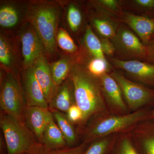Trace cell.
<instances>
[{"label":"cell","mask_w":154,"mask_h":154,"mask_svg":"<svg viewBox=\"0 0 154 154\" xmlns=\"http://www.w3.org/2000/svg\"><path fill=\"white\" fill-rule=\"evenodd\" d=\"M103 96L108 110L113 114L122 115L128 113V107L121 89L115 79L105 73L99 77Z\"/></svg>","instance_id":"obj_7"},{"label":"cell","mask_w":154,"mask_h":154,"mask_svg":"<svg viewBox=\"0 0 154 154\" xmlns=\"http://www.w3.org/2000/svg\"><path fill=\"white\" fill-rule=\"evenodd\" d=\"M0 106L4 113L24 122V105L22 89L14 75L8 73L3 81L0 94ZM25 123V122H24Z\"/></svg>","instance_id":"obj_5"},{"label":"cell","mask_w":154,"mask_h":154,"mask_svg":"<svg viewBox=\"0 0 154 154\" xmlns=\"http://www.w3.org/2000/svg\"><path fill=\"white\" fill-rule=\"evenodd\" d=\"M28 19L36 34L49 54L56 50L57 27L58 11L56 6L46 3L31 5L28 12Z\"/></svg>","instance_id":"obj_4"},{"label":"cell","mask_w":154,"mask_h":154,"mask_svg":"<svg viewBox=\"0 0 154 154\" xmlns=\"http://www.w3.org/2000/svg\"><path fill=\"white\" fill-rule=\"evenodd\" d=\"M111 154H140L127 132L119 134Z\"/></svg>","instance_id":"obj_21"},{"label":"cell","mask_w":154,"mask_h":154,"mask_svg":"<svg viewBox=\"0 0 154 154\" xmlns=\"http://www.w3.org/2000/svg\"><path fill=\"white\" fill-rule=\"evenodd\" d=\"M12 52L8 42L1 35L0 36V62L5 66H8L12 63Z\"/></svg>","instance_id":"obj_29"},{"label":"cell","mask_w":154,"mask_h":154,"mask_svg":"<svg viewBox=\"0 0 154 154\" xmlns=\"http://www.w3.org/2000/svg\"><path fill=\"white\" fill-rule=\"evenodd\" d=\"M99 2L102 5L113 11L116 10L118 7V2L115 0H101L99 1Z\"/></svg>","instance_id":"obj_32"},{"label":"cell","mask_w":154,"mask_h":154,"mask_svg":"<svg viewBox=\"0 0 154 154\" xmlns=\"http://www.w3.org/2000/svg\"><path fill=\"white\" fill-rule=\"evenodd\" d=\"M50 109L57 122L58 126L63 134L68 146L69 147H74L76 143L77 137L72 122L66 116L64 115L62 112L52 108Z\"/></svg>","instance_id":"obj_18"},{"label":"cell","mask_w":154,"mask_h":154,"mask_svg":"<svg viewBox=\"0 0 154 154\" xmlns=\"http://www.w3.org/2000/svg\"><path fill=\"white\" fill-rule=\"evenodd\" d=\"M53 116L49 108L38 106H25L24 122L40 143L45 129Z\"/></svg>","instance_id":"obj_10"},{"label":"cell","mask_w":154,"mask_h":154,"mask_svg":"<svg viewBox=\"0 0 154 154\" xmlns=\"http://www.w3.org/2000/svg\"><path fill=\"white\" fill-rule=\"evenodd\" d=\"M24 89L26 106L49 108L42 89L36 80L32 66L27 69L25 74Z\"/></svg>","instance_id":"obj_14"},{"label":"cell","mask_w":154,"mask_h":154,"mask_svg":"<svg viewBox=\"0 0 154 154\" xmlns=\"http://www.w3.org/2000/svg\"><path fill=\"white\" fill-rule=\"evenodd\" d=\"M108 64L106 59L94 58L89 63L88 65V71L95 76H101L106 73Z\"/></svg>","instance_id":"obj_28"},{"label":"cell","mask_w":154,"mask_h":154,"mask_svg":"<svg viewBox=\"0 0 154 154\" xmlns=\"http://www.w3.org/2000/svg\"><path fill=\"white\" fill-rule=\"evenodd\" d=\"M113 39L115 49L117 48L128 55L141 58L147 55V48L145 45L135 34L126 28L119 29Z\"/></svg>","instance_id":"obj_9"},{"label":"cell","mask_w":154,"mask_h":154,"mask_svg":"<svg viewBox=\"0 0 154 154\" xmlns=\"http://www.w3.org/2000/svg\"><path fill=\"white\" fill-rule=\"evenodd\" d=\"M102 51L104 54L107 55L111 56L114 54L115 48L113 43H112L109 38H103L101 40Z\"/></svg>","instance_id":"obj_31"},{"label":"cell","mask_w":154,"mask_h":154,"mask_svg":"<svg viewBox=\"0 0 154 154\" xmlns=\"http://www.w3.org/2000/svg\"><path fill=\"white\" fill-rule=\"evenodd\" d=\"M67 21L70 28L73 31H76L82 24V14L79 9L73 4H70L68 9Z\"/></svg>","instance_id":"obj_26"},{"label":"cell","mask_w":154,"mask_h":154,"mask_svg":"<svg viewBox=\"0 0 154 154\" xmlns=\"http://www.w3.org/2000/svg\"><path fill=\"white\" fill-rule=\"evenodd\" d=\"M88 145L83 142L79 145L72 147L54 150L45 149L35 154H83L88 148Z\"/></svg>","instance_id":"obj_27"},{"label":"cell","mask_w":154,"mask_h":154,"mask_svg":"<svg viewBox=\"0 0 154 154\" xmlns=\"http://www.w3.org/2000/svg\"><path fill=\"white\" fill-rule=\"evenodd\" d=\"M53 118V116L45 127L40 143L48 149H59L69 147Z\"/></svg>","instance_id":"obj_17"},{"label":"cell","mask_w":154,"mask_h":154,"mask_svg":"<svg viewBox=\"0 0 154 154\" xmlns=\"http://www.w3.org/2000/svg\"><path fill=\"white\" fill-rule=\"evenodd\" d=\"M0 125L5 141L7 154H35L46 149L37 141L24 122L2 113Z\"/></svg>","instance_id":"obj_3"},{"label":"cell","mask_w":154,"mask_h":154,"mask_svg":"<svg viewBox=\"0 0 154 154\" xmlns=\"http://www.w3.org/2000/svg\"><path fill=\"white\" fill-rule=\"evenodd\" d=\"M69 78L73 87L75 103L83 113L81 125L91 117L109 114L99 78L79 65L72 66Z\"/></svg>","instance_id":"obj_1"},{"label":"cell","mask_w":154,"mask_h":154,"mask_svg":"<svg viewBox=\"0 0 154 154\" xmlns=\"http://www.w3.org/2000/svg\"><path fill=\"white\" fill-rule=\"evenodd\" d=\"M118 136L111 135L94 141L83 154H111Z\"/></svg>","instance_id":"obj_19"},{"label":"cell","mask_w":154,"mask_h":154,"mask_svg":"<svg viewBox=\"0 0 154 154\" xmlns=\"http://www.w3.org/2000/svg\"><path fill=\"white\" fill-rule=\"evenodd\" d=\"M32 67L36 80L49 105L58 88L53 80L50 66L46 58L42 55L36 60Z\"/></svg>","instance_id":"obj_13"},{"label":"cell","mask_w":154,"mask_h":154,"mask_svg":"<svg viewBox=\"0 0 154 154\" xmlns=\"http://www.w3.org/2000/svg\"><path fill=\"white\" fill-rule=\"evenodd\" d=\"M21 39L23 63L28 69L33 65L38 57L43 55L45 49L32 26L22 33Z\"/></svg>","instance_id":"obj_12"},{"label":"cell","mask_w":154,"mask_h":154,"mask_svg":"<svg viewBox=\"0 0 154 154\" xmlns=\"http://www.w3.org/2000/svg\"><path fill=\"white\" fill-rule=\"evenodd\" d=\"M140 154H154V122L147 119L127 132Z\"/></svg>","instance_id":"obj_8"},{"label":"cell","mask_w":154,"mask_h":154,"mask_svg":"<svg viewBox=\"0 0 154 154\" xmlns=\"http://www.w3.org/2000/svg\"><path fill=\"white\" fill-rule=\"evenodd\" d=\"M19 21L18 12L11 5L3 6L0 9V25L2 27L10 28L15 26Z\"/></svg>","instance_id":"obj_23"},{"label":"cell","mask_w":154,"mask_h":154,"mask_svg":"<svg viewBox=\"0 0 154 154\" xmlns=\"http://www.w3.org/2000/svg\"><path fill=\"white\" fill-rule=\"evenodd\" d=\"M66 116L72 123H79L81 124L83 119V113L81 109L75 104L69 108L66 113Z\"/></svg>","instance_id":"obj_30"},{"label":"cell","mask_w":154,"mask_h":154,"mask_svg":"<svg viewBox=\"0 0 154 154\" xmlns=\"http://www.w3.org/2000/svg\"><path fill=\"white\" fill-rule=\"evenodd\" d=\"M75 104L73 87L69 78L58 87L55 95L50 102L49 108L67 113L71 106Z\"/></svg>","instance_id":"obj_16"},{"label":"cell","mask_w":154,"mask_h":154,"mask_svg":"<svg viewBox=\"0 0 154 154\" xmlns=\"http://www.w3.org/2000/svg\"><path fill=\"white\" fill-rule=\"evenodd\" d=\"M148 119L151 121L154 122V108L151 112H150Z\"/></svg>","instance_id":"obj_34"},{"label":"cell","mask_w":154,"mask_h":154,"mask_svg":"<svg viewBox=\"0 0 154 154\" xmlns=\"http://www.w3.org/2000/svg\"><path fill=\"white\" fill-rule=\"evenodd\" d=\"M110 75L118 84L130 110L134 111L140 110L154 98V90L134 82L119 72H113Z\"/></svg>","instance_id":"obj_6"},{"label":"cell","mask_w":154,"mask_h":154,"mask_svg":"<svg viewBox=\"0 0 154 154\" xmlns=\"http://www.w3.org/2000/svg\"><path fill=\"white\" fill-rule=\"evenodd\" d=\"M85 41L88 50L94 57L105 59V55L102 51L101 40L94 34L89 25L86 28Z\"/></svg>","instance_id":"obj_22"},{"label":"cell","mask_w":154,"mask_h":154,"mask_svg":"<svg viewBox=\"0 0 154 154\" xmlns=\"http://www.w3.org/2000/svg\"><path fill=\"white\" fill-rule=\"evenodd\" d=\"M134 3L137 5L145 8H152L154 7V0H136Z\"/></svg>","instance_id":"obj_33"},{"label":"cell","mask_w":154,"mask_h":154,"mask_svg":"<svg viewBox=\"0 0 154 154\" xmlns=\"http://www.w3.org/2000/svg\"><path fill=\"white\" fill-rule=\"evenodd\" d=\"M123 19L137 33L143 43L148 44L154 33V19L126 13L123 14Z\"/></svg>","instance_id":"obj_15"},{"label":"cell","mask_w":154,"mask_h":154,"mask_svg":"<svg viewBox=\"0 0 154 154\" xmlns=\"http://www.w3.org/2000/svg\"><path fill=\"white\" fill-rule=\"evenodd\" d=\"M70 62L67 58H63L51 64V70L53 80L58 87L69 77L71 69Z\"/></svg>","instance_id":"obj_20"},{"label":"cell","mask_w":154,"mask_h":154,"mask_svg":"<svg viewBox=\"0 0 154 154\" xmlns=\"http://www.w3.org/2000/svg\"><path fill=\"white\" fill-rule=\"evenodd\" d=\"M150 112L141 109L122 115L108 114L96 117L84 132L83 143L89 144L99 139L129 131L141 122L148 119Z\"/></svg>","instance_id":"obj_2"},{"label":"cell","mask_w":154,"mask_h":154,"mask_svg":"<svg viewBox=\"0 0 154 154\" xmlns=\"http://www.w3.org/2000/svg\"><path fill=\"white\" fill-rule=\"evenodd\" d=\"M93 24L104 38L113 39L116 35L117 31L116 26L109 20L97 18L94 19Z\"/></svg>","instance_id":"obj_24"},{"label":"cell","mask_w":154,"mask_h":154,"mask_svg":"<svg viewBox=\"0 0 154 154\" xmlns=\"http://www.w3.org/2000/svg\"><path fill=\"white\" fill-rule=\"evenodd\" d=\"M112 60L115 67L123 70L134 79L154 85V65L138 60Z\"/></svg>","instance_id":"obj_11"},{"label":"cell","mask_w":154,"mask_h":154,"mask_svg":"<svg viewBox=\"0 0 154 154\" xmlns=\"http://www.w3.org/2000/svg\"><path fill=\"white\" fill-rule=\"evenodd\" d=\"M56 42L59 47L64 51L73 53L77 50L76 45L69 35L68 33L63 29H60L56 36Z\"/></svg>","instance_id":"obj_25"}]
</instances>
